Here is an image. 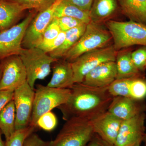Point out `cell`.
<instances>
[{
  "label": "cell",
  "mask_w": 146,
  "mask_h": 146,
  "mask_svg": "<svg viewBox=\"0 0 146 146\" xmlns=\"http://www.w3.org/2000/svg\"><path fill=\"white\" fill-rule=\"evenodd\" d=\"M108 88L75 83L70 88V95L68 101L57 108L63 119L80 118L91 121L107 111L113 98Z\"/></svg>",
  "instance_id": "cell-1"
},
{
  "label": "cell",
  "mask_w": 146,
  "mask_h": 146,
  "mask_svg": "<svg viewBox=\"0 0 146 146\" xmlns=\"http://www.w3.org/2000/svg\"><path fill=\"white\" fill-rule=\"evenodd\" d=\"M95 134L90 120L72 118L65 121L49 146H86Z\"/></svg>",
  "instance_id": "cell-2"
},
{
  "label": "cell",
  "mask_w": 146,
  "mask_h": 146,
  "mask_svg": "<svg viewBox=\"0 0 146 146\" xmlns=\"http://www.w3.org/2000/svg\"><path fill=\"white\" fill-rule=\"evenodd\" d=\"M116 50L135 45L146 46V25L131 21L106 23Z\"/></svg>",
  "instance_id": "cell-3"
},
{
  "label": "cell",
  "mask_w": 146,
  "mask_h": 146,
  "mask_svg": "<svg viewBox=\"0 0 146 146\" xmlns=\"http://www.w3.org/2000/svg\"><path fill=\"white\" fill-rule=\"evenodd\" d=\"M112 39L109 31L99 23L91 21L82 36L63 59L71 63L85 53L107 46Z\"/></svg>",
  "instance_id": "cell-4"
},
{
  "label": "cell",
  "mask_w": 146,
  "mask_h": 146,
  "mask_svg": "<svg viewBox=\"0 0 146 146\" xmlns=\"http://www.w3.org/2000/svg\"><path fill=\"white\" fill-rule=\"evenodd\" d=\"M19 55L25 68L27 82L33 90L36 80L47 77L51 71L52 65L58 60L38 47L23 48Z\"/></svg>",
  "instance_id": "cell-5"
},
{
  "label": "cell",
  "mask_w": 146,
  "mask_h": 146,
  "mask_svg": "<svg viewBox=\"0 0 146 146\" xmlns=\"http://www.w3.org/2000/svg\"><path fill=\"white\" fill-rule=\"evenodd\" d=\"M70 89H57L37 84L30 125L36 128V123L42 115L66 103L70 95Z\"/></svg>",
  "instance_id": "cell-6"
},
{
  "label": "cell",
  "mask_w": 146,
  "mask_h": 146,
  "mask_svg": "<svg viewBox=\"0 0 146 146\" xmlns=\"http://www.w3.org/2000/svg\"><path fill=\"white\" fill-rule=\"evenodd\" d=\"M117 51L113 45L108 46L81 55L71 62L75 83H82L91 71L102 63L116 61Z\"/></svg>",
  "instance_id": "cell-7"
},
{
  "label": "cell",
  "mask_w": 146,
  "mask_h": 146,
  "mask_svg": "<svg viewBox=\"0 0 146 146\" xmlns=\"http://www.w3.org/2000/svg\"><path fill=\"white\" fill-rule=\"evenodd\" d=\"M37 12L32 10L25 18L12 27L0 31V61L6 58L19 55L23 49L22 42L31 22Z\"/></svg>",
  "instance_id": "cell-8"
},
{
  "label": "cell",
  "mask_w": 146,
  "mask_h": 146,
  "mask_svg": "<svg viewBox=\"0 0 146 146\" xmlns=\"http://www.w3.org/2000/svg\"><path fill=\"white\" fill-rule=\"evenodd\" d=\"M2 76L0 91H14L26 82V71L19 55L11 56L0 61Z\"/></svg>",
  "instance_id": "cell-9"
},
{
  "label": "cell",
  "mask_w": 146,
  "mask_h": 146,
  "mask_svg": "<svg viewBox=\"0 0 146 146\" xmlns=\"http://www.w3.org/2000/svg\"><path fill=\"white\" fill-rule=\"evenodd\" d=\"M61 1L56 0L49 8L36 14L26 31L22 42L23 48H30L39 46L44 32L54 19L55 11Z\"/></svg>",
  "instance_id": "cell-10"
},
{
  "label": "cell",
  "mask_w": 146,
  "mask_h": 146,
  "mask_svg": "<svg viewBox=\"0 0 146 146\" xmlns=\"http://www.w3.org/2000/svg\"><path fill=\"white\" fill-rule=\"evenodd\" d=\"M34 96L35 90L27 82L14 91L13 100L16 111V130L30 125Z\"/></svg>",
  "instance_id": "cell-11"
},
{
  "label": "cell",
  "mask_w": 146,
  "mask_h": 146,
  "mask_svg": "<svg viewBox=\"0 0 146 146\" xmlns=\"http://www.w3.org/2000/svg\"><path fill=\"white\" fill-rule=\"evenodd\" d=\"M146 120L144 112L123 121L114 146L141 145L146 132Z\"/></svg>",
  "instance_id": "cell-12"
},
{
  "label": "cell",
  "mask_w": 146,
  "mask_h": 146,
  "mask_svg": "<svg viewBox=\"0 0 146 146\" xmlns=\"http://www.w3.org/2000/svg\"><path fill=\"white\" fill-rule=\"evenodd\" d=\"M94 133L115 145L123 120L106 111L91 121Z\"/></svg>",
  "instance_id": "cell-13"
},
{
  "label": "cell",
  "mask_w": 146,
  "mask_h": 146,
  "mask_svg": "<svg viewBox=\"0 0 146 146\" xmlns=\"http://www.w3.org/2000/svg\"><path fill=\"white\" fill-rule=\"evenodd\" d=\"M143 100L123 96L113 97L108 111L123 121L145 112L146 106Z\"/></svg>",
  "instance_id": "cell-14"
},
{
  "label": "cell",
  "mask_w": 146,
  "mask_h": 146,
  "mask_svg": "<svg viewBox=\"0 0 146 146\" xmlns=\"http://www.w3.org/2000/svg\"><path fill=\"white\" fill-rule=\"evenodd\" d=\"M115 61L103 63L86 75L82 83L93 87L108 86L117 78Z\"/></svg>",
  "instance_id": "cell-15"
},
{
  "label": "cell",
  "mask_w": 146,
  "mask_h": 146,
  "mask_svg": "<svg viewBox=\"0 0 146 146\" xmlns=\"http://www.w3.org/2000/svg\"><path fill=\"white\" fill-rule=\"evenodd\" d=\"M53 64L52 77L47 86L57 89H70L75 84L71 62L61 59Z\"/></svg>",
  "instance_id": "cell-16"
},
{
  "label": "cell",
  "mask_w": 146,
  "mask_h": 146,
  "mask_svg": "<svg viewBox=\"0 0 146 146\" xmlns=\"http://www.w3.org/2000/svg\"><path fill=\"white\" fill-rule=\"evenodd\" d=\"M25 10L11 0L0 1V31L18 23Z\"/></svg>",
  "instance_id": "cell-17"
},
{
  "label": "cell",
  "mask_w": 146,
  "mask_h": 146,
  "mask_svg": "<svg viewBox=\"0 0 146 146\" xmlns=\"http://www.w3.org/2000/svg\"><path fill=\"white\" fill-rule=\"evenodd\" d=\"M131 53L127 50L117 52L115 61L117 70L116 79L130 78L141 76V72L136 68L131 59Z\"/></svg>",
  "instance_id": "cell-18"
},
{
  "label": "cell",
  "mask_w": 146,
  "mask_h": 146,
  "mask_svg": "<svg viewBox=\"0 0 146 146\" xmlns=\"http://www.w3.org/2000/svg\"><path fill=\"white\" fill-rule=\"evenodd\" d=\"M120 3L131 21L146 25V0H120Z\"/></svg>",
  "instance_id": "cell-19"
},
{
  "label": "cell",
  "mask_w": 146,
  "mask_h": 146,
  "mask_svg": "<svg viewBox=\"0 0 146 146\" xmlns=\"http://www.w3.org/2000/svg\"><path fill=\"white\" fill-rule=\"evenodd\" d=\"M87 25L84 24L66 31L65 40L63 44L56 49L49 53V54L58 60L63 59L69 50L75 44L82 36Z\"/></svg>",
  "instance_id": "cell-20"
},
{
  "label": "cell",
  "mask_w": 146,
  "mask_h": 146,
  "mask_svg": "<svg viewBox=\"0 0 146 146\" xmlns=\"http://www.w3.org/2000/svg\"><path fill=\"white\" fill-rule=\"evenodd\" d=\"M16 111L13 100L11 101L0 112V130L5 140L16 131Z\"/></svg>",
  "instance_id": "cell-21"
},
{
  "label": "cell",
  "mask_w": 146,
  "mask_h": 146,
  "mask_svg": "<svg viewBox=\"0 0 146 146\" xmlns=\"http://www.w3.org/2000/svg\"><path fill=\"white\" fill-rule=\"evenodd\" d=\"M63 16L76 18L86 24L91 21L90 12L82 10L66 0H61L58 4L55 11L54 18Z\"/></svg>",
  "instance_id": "cell-22"
},
{
  "label": "cell",
  "mask_w": 146,
  "mask_h": 146,
  "mask_svg": "<svg viewBox=\"0 0 146 146\" xmlns=\"http://www.w3.org/2000/svg\"><path fill=\"white\" fill-rule=\"evenodd\" d=\"M117 7L116 0H97L90 11L91 21L99 23L112 15Z\"/></svg>",
  "instance_id": "cell-23"
},
{
  "label": "cell",
  "mask_w": 146,
  "mask_h": 146,
  "mask_svg": "<svg viewBox=\"0 0 146 146\" xmlns=\"http://www.w3.org/2000/svg\"><path fill=\"white\" fill-rule=\"evenodd\" d=\"M146 97V80L141 76L131 78L128 88V98L143 100Z\"/></svg>",
  "instance_id": "cell-24"
},
{
  "label": "cell",
  "mask_w": 146,
  "mask_h": 146,
  "mask_svg": "<svg viewBox=\"0 0 146 146\" xmlns=\"http://www.w3.org/2000/svg\"><path fill=\"white\" fill-rule=\"evenodd\" d=\"M36 128L33 126L15 131L7 140H5V146H24L26 139L35 131Z\"/></svg>",
  "instance_id": "cell-25"
},
{
  "label": "cell",
  "mask_w": 146,
  "mask_h": 146,
  "mask_svg": "<svg viewBox=\"0 0 146 146\" xmlns=\"http://www.w3.org/2000/svg\"><path fill=\"white\" fill-rule=\"evenodd\" d=\"M21 6L25 11L32 9L37 13L46 10L51 6L56 0H11Z\"/></svg>",
  "instance_id": "cell-26"
},
{
  "label": "cell",
  "mask_w": 146,
  "mask_h": 146,
  "mask_svg": "<svg viewBox=\"0 0 146 146\" xmlns=\"http://www.w3.org/2000/svg\"><path fill=\"white\" fill-rule=\"evenodd\" d=\"M58 124L57 118L52 111L46 112L39 118L36 123V127L47 131H52Z\"/></svg>",
  "instance_id": "cell-27"
},
{
  "label": "cell",
  "mask_w": 146,
  "mask_h": 146,
  "mask_svg": "<svg viewBox=\"0 0 146 146\" xmlns=\"http://www.w3.org/2000/svg\"><path fill=\"white\" fill-rule=\"evenodd\" d=\"M61 31L56 19L54 18L44 32L39 46L46 44L55 39Z\"/></svg>",
  "instance_id": "cell-28"
},
{
  "label": "cell",
  "mask_w": 146,
  "mask_h": 146,
  "mask_svg": "<svg viewBox=\"0 0 146 146\" xmlns=\"http://www.w3.org/2000/svg\"><path fill=\"white\" fill-rule=\"evenodd\" d=\"M54 19H56L61 31L65 32L77 27L86 24L78 19L68 16H63Z\"/></svg>",
  "instance_id": "cell-29"
},
{
  "label": "cell",
  "mask_w": 146,
  "mask_h": 146,
  "mask_svg": "<svg viewBox=\"0 0 146 146\" xmlns=\"http://www.w3.org/2000/svg\"><path fill=\"white\" fill-rule=\"evenodd\" d=\"M133 64L140 72L146 69V46L142 47L131 53Z\"/></svg>",
  "instance_id": "cell-30"
},
{
  "label": "cell",
  "mask_w": 146,
  "mask_h": 146,
  "mask_svg": "<svg viewBox=\"0 0 146 146\" xmlns=\"http://www.w3.org/2000/svg\"><path fill=\"white\" fill-rule=\"evenodd\" d=\"M65 32L61 31L55 39L46 44L40 45L37 47L49 54L59 48L63 44L65 40Z\"/></svg>",
  "instance_id": "cell-31"
},
{
  "label": "cell",
  "mask_w": 146,
  "mask_h": 146,
  "mask_svg": "<svg viewBox=\"0 0 146 146\" xmlns=\"http://www.w3.org/2000/svg\"><path fill=\"white\" fill-rule=\"evenodd\" d=\"M50 141H44L34 132L26 139L24 146H49Z\"/></svg>",
  "instance_id": "cell-32"
},
{
  "label": "cell",
  "mask_w": 146,
  "mask_h": 146,
  "mask_svg": "<svg viewBox=\"0 0 146 146\" xmlns=\"http://www.w3.org/2000/svg\"><path fill=\"white\" fill-rule=\"evenodd\" d=\"M68 2L84 11L90 12L94 0H66Z\"/></svg>",
  "instance_id": "cell-33"
},
{
  "label": "cell",
  "mask_w": 146,
  "mask_h": 146,
  "mask_svg": "<svg viewBox=\"0 0 146 146\" xmlns=\"http://www.w3.org/2000/svg\"><path fill=\"white\" fill-rule=\"evenodd\" d=\"M14 91H0V112L9 102L13 100Z\"/></svg>",
  "instance_id": "cell-34"
},
{
  "label": "cell",
  "mask_w": 146,
  "mask_h": 146,
  "mask_svg": "<svg viewBox=\"0 0 146 146\" xmlns=\"http://www.w3.org/2000/svg\"><path fill=\"white\" fill-rule=\"evenodd\" d=\"M86 146H115L103 140L98 134L95 133L91 141Z\"/></svg>",
  "instance_id": "cell-35"
},
{
  "label": "cell",
  "mask_w": 146,
  "mask_h": 146,
  "mask_svg": "<svg viewBox=\"0 0 146 146\" xmlns=\"http://www.w3.org/2000/svg\"><path fill=\"white\" fill-rule=\"evenodd\" d=\"M3 135L2 132L0 130V146H5V142L3 140Z\"/></svg>",
  "instance_id": "cell-36"
},
{
  "label": "cell",
  "mask_w": 146,
  "mask_h": 146,
  "mask_svg": "<svg viewBox=\"0 0 146 146\" xmlns=\"http://www.w3.org/2000/svg\"><path fill=\"white\" fill-rule=\"evenodd\" d=\"M143 143H144L143 146H146V132H145V135H144Z\"/></svg>",
  "instance_id": "cell-37"
},
{
  "label": "cell",
  "mask_w": 146,
  "mask_h": 146,
  "mask_svg": "<svg viewBox=\"0 0 146 146\" xmlns=\"http://www.w3.org/2000/svg\"><path fill=\"white\" fill-rule=\"evenodd\" d=\"M2 74V72L1 68V65H0V80H1V78Z\"/></svg>",
  "instance_id": "cell-38"
},
{
  "label": "cell",
  "mask_w": 146,
  "mask_h": 146,
  "mask_svg": "<svg viewBox=\"0 0 146 146\" xmlns=\"http://www.w3.org/2000/svg\"><path fill=\"white\" fill-rule=\"evenodd\" d=\"M141 146V145H139V146Z\"/></svg>",
  "instance_id": "cell-39"
},
{
  "label": "cell",
  "mask_w": 146,
  "mask_h": 146,
  "mask_svg": "<svg viewBox=\"0 0 146 146\" xmlns=\"http://www.w3.org/2000/svg\"><path fill=\"white\" fill-rule=\"evenodd\" d=\"M0 1H3V0H0Z\"/></svg>",
  "instance_id": "cell-40"
}]
</instances>
